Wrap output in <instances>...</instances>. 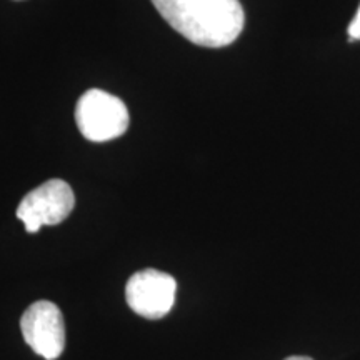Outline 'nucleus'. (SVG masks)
<instances>
[{"label":"nucleus","mask_w":360,"mask_h":360,"mask_svg":"<svg viewBox=\"0 0 360 360\" xmlns=\"http://www.w3.org/2000/svg\"><path fill=\"white\" fill-rule=\"evenodd\" d=\"M164 20L192 44L227 47L236 42L245 24L238 0H152Z\"/></svg>","instance_id":"obj_1"},{"label":"nucleus","mask_w":360,"mask_h":360,"mask_svg":"<svg viewBox=\"0 0 360 360\" xmlns=\"http://www.w3.org/2000/svg\"><path fill=\"white\" fill-rule=\"evenodd\" d=\"M75 122L87 141L107 142L127 132L130 115L119 97L101 89H90L79 98Z\"/></svg>","instance_id":"obj_2"},{"label":"nucleus","mask_w":360,"mask_h":360,"mask_svg":"<svg viewBox=\"0 0 360 360\" xmlns=\"http://www.w3.org/2000/svg\"><path fill=\"white\" fill-rule=\"evenodd\" d=\"M75 195L65 180L52 179L30 191L17 207V217L29 233L39 232L44 225H57L74 210Z\"/></svg>","instance_id":"obj_3"},{"label":"nucleus","mask_w":360,"mask_h":360,"mask_svg":"<svg viewBox=\"0 0 360 360\" xmlns=\"http://www.w3.org/2000/svg\"><path fill=\"white\" fill-rule=\"evenodd\" d=\"M22 335L35 354L47 360L60 357L65 349V326L60 309L49 300H37L20 319Z\"/></svg>","instance_id":"obj_4"},{"label":"nucleus","mask_w":360,"mask_h":360,"mask_svg":"<svg viewBox=\"0 0 360 360\" xmlns=\"http://www.w3.org/2000/svg\"><path fill=\"white\" fill-rule=\"evenodd\" d=\"M177 282L155 269L135 272L125 285V299L135 314L146 319H162L174 307Z\"/></svg>","instance_id":"obj_5"},{"label":"nucleus","mask_w":360,"mask_h":360,"mask_svg":"<svg viewBox=\"0 0 360 360\" xmlns=\"http://www.w3.org/2000/svg\"><path fill=\"white\" fill-rule=\"evenodd\" d=\"M355 40H360V6L349 25V42H355Z\"/></svg>","instance_id":"obj_6"},{"label":"nucleus","mask_w":360,"mask_h":360,"mask_svg":"<svg viewBox=\"0 0 360 360\" xmlns=\"http://www.w3.org/2000/svg\"><path fill=\"white\" fill-rule=\"evenodd\" d=\"M285 360H312L309 357H300V355H294V357H287Z\"/></svg>","instance_id":"obj_7"}]
</instances>
